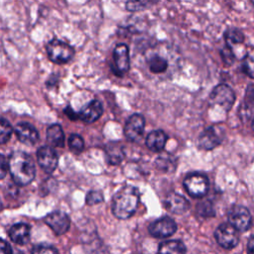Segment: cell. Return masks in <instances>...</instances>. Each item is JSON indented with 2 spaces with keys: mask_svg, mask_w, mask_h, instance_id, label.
<instances>
[{
  "mask_svg": "<svg viewBox=\"0 0 254 254\" xmlns=\"http://www.w3.org/2000/svg\"><path fill=\"white\" fill-rule=\"evenodd\" d=\"M8 169L13 181L20 186L29 185L36 176V167L33 159L23 151H16L10 155Z\"/></svg>",
  "mask_w": 254,
  "mask_h": 254,
  "instance_id": "cell-1",
  "label": "cell"
},
{
  "mask_svg": "<svg viewBox=\"0 0 254 254\" xmlns=\"http://www.w3.org/2000/svg\"><path fill=\"white\" fill-rule=\"evenodd\" d=\"M140 191L132 186L120 189L112 199V212L119 219H127L131 217L139 204Z\"/></svg>",
  "mask_w": 254,
  "mask_h": 254,
  "instance_id": "cell-2",
  "label": "cell"
},
{
  "mask_svg": "<svg viewBox=\"0 0 254 254\" xmlns=\"http://www.w3.org/2000/svg\"><path fill=\"white\" fill-rule=\"evenodd\" d=\"M46 51L50 61L59 64L69 62L74 55L73 48L59 39L51 40L46 47Z\"/></svg>",
  "mask_w": 254,
  "mask_h": 254,
  "instance_id": "cell-3",
  "label": "cell"
},
{
  "mask_svg": "<svg viewBox=\"0 0 254 254\" xmlns=\"http://www.w3.org/2000/svg\"><path fill=\"white\" fill-rule=\"evenodd\" d=\"M235 101V93L230 86L221 83L216 85L209 95V103L211 106H216L224 111L231 109Z\"/></svg>",
  "mask_w": 254,
  "mask_h": 254,
  "instance_id": "cell-4",
  "label": "cell"
},
{
  "mask_svg": "<svg viewBox=\"0 0 254 254\" xmlns=\"http://www.w3.org/2000/svg\"><path fill=\"white\" fill-rule=\"evenodd\" d=\"M184 187L187 192L192 197H202L208 190V180L201 174H190L186 177Z\"/></svg>",
  "mask_w": 254,
  "mask_h": 254,
  "instance_id": "cell-5",
  "label": "cell"
},
{
  "mask_svg": "<svg viewBox=\"0 0 254 254\" xmlns=\"http://www.w3.org/2000/svg\"><path fill=\"white\" fill-rule=\"evenodd\" d=\"M227 216L228 222L238 231H246L251 226V214L249 210L243 205H233L229 209Z\"/></svg>",
  "mask_w": 254,
  "mask_h": 254,
  "instance_id": "cell-6",
  "label": "cell"
},
{
  "mask_svg": "<svg viewBox=\"0 0 254 254\" xmlns=\"http://www.w3.org/2000/svg\"><path fill=\"white\" fill-rule=\"evenodd\" d=\"M217 243L224 249H232L239 242L238 230H236L229 222L220 224L214 232Z\"/></svg>",
  "mask_w": 254,
  "mask_h": 254,
  "instance_id": "cell-7",
  "label": "cell"
},
{
  "mask_svg": "<svg viewBox=\"0 0 254 254\" xmlns=\"http://www.w3.org/2000/svg\"><path fill=\"white\" fill-rule=\"evenodd\" d=\"M223 138L224 128L220 125H212L202 131L198 138V144L204 150H212L221 144Z\"/></svg>",
  "mask_w": 254,
  "mask_h": 254,
  "instance_id": "cell-8",
  "label": "cell"
},
{
  "mask_svg": "<svg viewBox=\"0 0 254 254\" xmlns=\"http://www.w3.org/2000/svg\"><path fill=\"white\" fill-rule=\"evenodd\" d=\"M44 220L57 235L64 234L70 226V219L68 215L61 210H54L48 213Z\"/></svg>",
  "mask_w": 254,
  "mask_h": 254,
  "instance_id": "cell-9",
  "label": "cell"
},
{
  "mask_svg": "<svg viewBox=\"0 0 254 254\" xmlns=\"http://www.w3.org/2000/svg\"><path fill=\"white\" fill-rule=\"evenodd\" d=\"M150 234L157 238H166L177 231V223L174 219L164 216L153 221L148 228Z\"/></svg>",
  "mask_w": 254,
  "mask_h": 254,
  "instance_id": "cell-10",
  "label": "cell"
},
{
  "mask_svg": "<svg viewBox=\"0 0 254 254\" xmlns=\"http://www.w3.org/2000/svg\"><path fill=\"white\" fill-rule=\"evenodd\" d=\"M145 129V118L138 113L131 115L125 123L124 135L131 142H137L143 135Z\"/></svg>",
  "mask_w": 254,
  "mask_h": 254,
  "instance_id": "cell-11",
  "label": "cell"
},
{
  "mask_svg": "<svg viewBox=\"0 0 254 254\" xmlns=\"http://www.w3.org/2000/svg\"><path fill=\"white\" fill-rule=\"evenodd\" d=\"M113 71L117 75L121 76L127 72L130 68L129 49L125 44H118L113 50Z\"/></svg>",
  "mask_w": 254,
  "mask_h": 254,
  "instance_id": "cell-12",
  "label": "cell"
},
{
  "mask_svg": "<svg viewBox=\"0 0 254 254\" xmlns=\"http://www.w3.org/2000/svg\"><path fill=\"white\" fill-rule=\"evenodd\" d=\"M37 159L41 168L47 173H53L58 166L57 152L50 146L41 147L37 152Z\"/></svg>",
  "mask_w": 254,
  "mask_h": 254,
  "instance_id": "cell-13",
  "label": "cell"
},
{
  "mask_svg": "<svg viewBox=\"0 0 254 254\" xmlns=\"http://www.w3.org/2000/svg\"><path fill=\"white\" fill-rule=\"evenodd\" d=\"M164 206L172 213L183 214L190 208V202L184 195L170 192L164 199Z\"/></svg>",
  "mask_w": 254,
  "mask_h": 254,
  "instance_id": "cell-14",
  "label": "cell"
},
{
  "mask_svg": "<svg viewBox=\"0 0 254 254\" xmlns=\"http://www.w3.org/2000/svg\"><path fill=\"white\" fill-rule=\"evenodd\" d=\"M15 133L18 139L26 145H34L39 140L37 129L27 122H21L15 127Z\"/></svg>",
  "mask_w": 254,
  "mask_h": 254,
  "instance_id": "cell-15",
  "label": "cell"
},
{
  "mask_svg": "<svg viewBox=\"0 0 254 254\" xmlns=\"http://www.w3.org/2000/svg\"><path fill=\"white\" fill-rule=\"evenodd\" d=\"M103 112L102 104L99 100L93 99L87 103L81 110L78 112L79 119L85 123H92L96 121Z\"/></svg>",
  "mask_w": 254,
  "mask_h": 254,
  "instance_id": "cell-16",
  "label": "cell"
},
{
  "mask_svg": "<svg viewBox=\"0 0 254 254\" xmlns=\"http://www.w3.org/2000/svg\"><path fill=\"white\" fill-rule=\"evenodd\" d=\"M9 237L16 244H27L31 237V227L27 223H16L10 227Z\"/></svg>",
  "mask_w": 254,
  "mask_h": 254,
  "instance_id": "cell-17",
  "label": "cell"
},
{
  "mask_svg": "<svg viewBox=\"0 0 254 254\" xmlns=\"http://www.w3.org/2000/svg\"><path fill=\"white\" fill-rule=\"evenodd\" d=\"M167 135L162 130H154L147 135L146 146L153 152H160L164 149L167 143Z\"/></svg>",
  "mask_w": 254,
  "mask_h": 254,
  "instance_id": "cell-18",
  "label": "cell"
},
{
  "mask_svg": "<svg viewBox=\"0 0 254 254\" xmlns=\"http://www.w3.org/2000/svg\"><path fill=\"white\" fill-rule=\"evenodd\" d=\"M105 154L110 165H118L124 158L123 146L118 142H110L105 147Z\"/></svg>",
  "mask_w": 254,
  "mask_h": 254,
  "instance_id": "cell-19",
  "label": "cell"
},
{
  "mask_svg": "<svg viewBox=\"0 0 254 254\" xmlns=\"http://www.w3.org/2000/svg\"><path fill=\"white\" fill-rule=\"evenodd\" d=\"M47 140L53 147L62 148L64 145V133L60 124H52L47 129Z\"/></svg>",
  "mask_w": 254,
  "mask_h": 254,
  "instance_id": "cell-20",
  "label": "cell"
},
{
  "mask_svg": "<svg viewBox=\"0 0 254 254\" xmlns=\"http://www.w3.org/2000/svg\"><path fill=\"white\" fill-rule=\"evenodd\" d=\"M158 254H187V248L182 241L168 240L159 245Z\"/></svg>",
  "mask_w": 254,
  "mask_h": 254,
  "instance_id": "cell-21",
  "label": "cell"
},
{
  "mask_svg": "<svg viewBox=\"0 0 254 254\" xmlns=\"http://www.w3.org/2000/svg\"><path fill=\"white\" fill-rule=\"evenodd\" d=\"M148 66L152 72L161 73L168 68V62L165 58L159 55H154L148 60Z\"/></svg>",
  "mask_w": 254,
  "mask_h": 254,
  "instance_id": "cell-22",
  "label": "cell"
},
{
  "mask_svg": "<svg viewBox=\"0 0 254 254\" xmlns=\"http://www.w3.org/2000/svg\"><path fill=\"white\" fill-rule=\"evenodd\" d=\"M224 39L226 45L231 48L232 46L241 44L244 41V34L236 28H231L224 33Z\"/></svg>",
  "mask_w": 254,
  "mask_h": 254,
  "instance_id": "cell-23",
  "label": "cell"
},
{
  "mask_svg": "<svg viewBox=\"0 0 254 254\" xmlns=\"http://www.w3.org/2000/svg\"><path fill=\"white\" fill-rule=\"evenodd\" d=\"M242 67L248 76L254 78V49L249 51L244 57Z\"/></svg>",
  "mask_w": 254,
  "mask_h": 254,
  "instance_id": "cell-24",
  "label": "cell"
},
{
  "mask_svg": "<svg viewBox=\"0 0 254 254\" xmlns=\"http://www.w3.org/2000/svg\"><path fill=\"white\" fill-rule=\"evenodd\" d=\"M68 147L74 154H79L84 148V142L81 136L77 134H71L68 138Z\"/></svg>",
  "mask_w": 254,
  "mask_h": 254,
  "instance_id": "cell-25",
  "label": "cell"
},
{
  "mask_svg": "<svg viewBox=\"0 0 254 254\" xmlns=\"http://www.w3.org/2000/svg\"><path fill=\"white\" fill-rule=\"evenodd\" d=\"M13 132L11 124L4 118H0V145L5 144Z\"/></svg>",
  "mask_w": 254,
  "mask_h": 254,
  "instance_id": "cell-26",
  "label": "cell"
},
{
  "mask_svg": "<svg viewBox=\"0 0 254 254\" xmlns=\"http://www.w3.org/2000/svg\"><path fill=\"white\" fill-rule=\"evenodd\" d=\"M220 56H221V59L225 65H231L233 64V62L235 61V56L232 52V48H230L227 45L225 47H223V49L220 50Z\"/></svg>",
  "mask_w": 254,
  "mask_h": 254,
  "instance_id": "cell-27",
  "label": "cell"
},
{
  "mask_svg": "<svg viewBox=\"0 0 254 254\" xmlns=\"http://www.w3.org/2000/svg\"><path fill=\"white\" fill-rule=\"evenodd\" d=\"M103 200V194L97 190H90L86 193L85 202L88 205H93L100 203Z\"/></svg>",
  "mask_w": 254,
  "mask_h": 254,
  "instance_id": "cell-28",
  "label": "cell"
},
{
  "mask_svg": "<svg viewBox=\"0 0 254 254\" xmlns=\"http://www.w3.org/2000/svg\"><path fill=\"white\" fill-rule=\"evenodd\" d=\"M32 254H59L58 250L48 244H38L32 249Z\"/></svg>",
  "mask_w": 254,
  "mask_h": 254,
  "instance_id": "cell-29",
  "label": "cell"
},
{
  "mask_svg": "<svg viewBox=\"0 0 254 254\" xmlns=\"http://www.w3.org/2000/svg\"><path fill=\"white\" fill-rule=\"evenodd\" d=\"M175 164V162L172 160L171 157H163V156H160L157 160H156V165L159 169L161 170H164L166 172V170H170L172 169V165Z\"/></svg>",
  "mask_w": 254,
  "mask_h": 254,
  "instance_id": "cell-30",
  "label": "cell"
},
{
  "mask_svg": "<svg viewBox=\"0 0 254 254\" xmlns=\"http://www.w3.org/2000/svg\"><path fill=\"white\" fill-rule=\"evenodd\" d=\"M126 8L128 11L135 12L145 8V4L142 0H128L126 2Z\"/></svg>",
  "mask_w": 254,
  "mask_h": 254,
  "instance_id": "cell-31",
  "label": "cell"
},
{
  "mask_svg": "<svg viewBox=\"0 0 254 254\" xmlns=\"http://www.w3.org/2000/svg\"><path fill=\"white\" fill-rule=\"evenodd\" d=\"M197 211L202 216H209L213 215V208L208 201H204L203 203H199L197 206Z\"/></svg>",
  "mask_w": 254,
  "mask_h": 254,
  "instance_id": "cell-32",
  "label": "cell"
},
{
  "mask_svg": "<svg viewBox=\"0 0 254 254\" xmlns=\"http://www.w3.org/2000/svg\"><path fill=\"white\" fill-rule=\"evenodd\" d=\"M8 170V161L4 155L0 154V180L7 175Z\"/></svg>",
  "mask_w": 254,
  "mask_h": 254,
  "instance_id": "cell-33",
  "label": "cell"
},
{
  "mask_svg": "<svg viewBox=\"0 0 254 254\" xmlns=\"http://www.w3.org/2000/svg\"><path fill=\"white\" fill-rule=\"evenodd\" d=\"M0 254H13L11 245L7 241L1 238H0Z\"/></svg>",
  "mask_w": 254,
  "mask_h": 254,
  "instance_id": "cell-34",
  "label": "cell"
},
{
  "mask_svg": "<svg viewBox=\"0 0 254 254\" xmlns=\"http://www.w3.org/2000/svg\"><path fill=\"white\" fill-rule=\"evenodd\" d=\"M246 101L249 104H254V84H250L247 88Z\"/></svg>",
  "mask_w": 254,
  "mask_h": 254,
  "instance_id": "cell-35",
  "label": "cell"
},
{
  "mask_svg": "<svg viewBox=\"0 0 254 254\" xmlns=\"http://www.w3.org/2000/svg\"><path fill=\"white\" fill-rule=\"evenodd\" d=\"M64 112L65 113V115L70 119V120H76V119H79V116H78V113L75 112L70 106H67Z\"/></svg>",
  "mask_w": 254,
  "mask_h": 254,
  "instance_id": "cell-36",
  "label": "cell"
},
{
  "mask_svg": "<svg viewBox=\"0 0 254 254\" xmlns=\"http://www.w3.org/2000/svg\"><path fill=\"white\" fill-rule=\"evenodd\" d=\"M247 254H254V236H252L247 243Z\"/></svg>",
  "mask_w": 254,
  "mask_h": 254,
  "instance_id": "cell-37",
  "label": "cell"
},
{
  "mask_svg": "<svg viewBox=\"0 0 254 254\" xmlns=\"http://www.w3.org/2000/svg\"><path fill=\"white\" fill-rule=\"evenodd\" d=\"M2 209V202H1V199H0V210Z\"/></svg>",
  "mask_w": 254,
  "mask_h": 254,
  "instance_id": "cell-38",
  "label": "cell"
},
{
  "mask_svg": "<svg viewBox=\"0 0 254 254\" xmlns=\"http://www.w3.org/2000/svg\"><path fill=\"white\" fill-rule=\"evenodd\" d=\"M252 128L254 129V119H253V121H252Z\"/></svg>",
  "mask_w": 254,
  "mask_h": 254,
  "instance_id": "cell-39",
  "label": "cell"
},
{
  "mask_svg": "<svg viewBox=\"0 0 254 254\" xmlns=\"http://www.w3.org/2000/svg\"><path fill=\"white\" fill-rule=\"evenodd\" d=\"M251 2H252V5L254 6V0H251Z\"/></svg>",
  "mask_w": 254,
  "mask_h": 254,
  "instance_id": "cell-40",
  "label": "cell"
}]
</instances>
